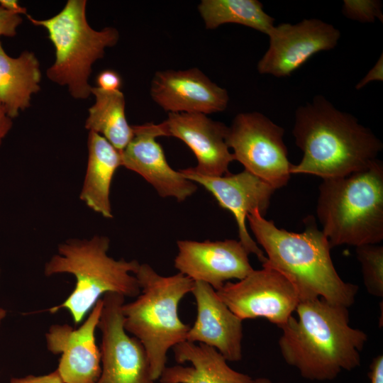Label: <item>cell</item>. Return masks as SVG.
<instances>
[{
	"label": "cell",
	"mask_w": 383,
	"mask_h": 383,
	"mask_svg": "<svg viewBox=\"0 0 383 383\" xmlns=\"http://www.w3.org/2000/svg\"><path fill=\"white\" fill-rule=\"evenodd\" d=\"M103 308L97 301L88 317L77 328L69 324H53L45 333L47 349L61 354L58 372L64 383H96L101 371V353L95 331Z\"/></svg>",
	"instance_id": "obj_14"
},
{
	"label": "cell",
	"mask_w": 383,
	"mask_h": 383,
	"mask_svg": "<svg viewBox=\"0 0 383 383\" xmlns=\"http://www.w3.org/2000/svg\"><path fill=\"white\" fill-rule=\"evenodd\" d=\"M13 126V119L8 115L4 106L0 101V147L4 139L9 134Z\"/></svg>",
	"instance_id": "obj_31"
},
{
	"label": "cell",
	"mask_w": 383,
	"mask_h": 383,
	"mask_svg": "<svg viewBox=\"0 0 383 383\" xmlns=\"http://www.w3.org/2000/svg\"><path fill=\"white\" fill-rule=\"evenodd\" d=\"M368 377L370 383H383V355L374 357L370 365Z\"/></svg>",
	"instance_id": "obj_30"
},
{
	"label": "cell",
	"mask_w": 383,
	"mask_h": 383,
	"mask_svg": "<svg viewBox=\"0 0 383 383\" xmlns=\"http://www.w3.org/2000/svg\"><path fill=\"white\" fill-rule=\"evenodd\" d=\"M133 135L121 151L122 166L140 175L160 196L183 201L197 190L196 184L168 164L156 138L162 136L160 123L132 126Z\"/></svg>",
	"instance_id": "obj_15"
},
{
	"label": "cell",
	"mask_w": 383,
	"mask_h": 383,
	"mask_svg": "<svg viewBox=\"0 0 383 383\" xmlns=\"http://www.w3.org/2000/svg\"><path fill=\"white\" fill-rule=\"evenodd\" d=\"M102 299L97 326L101 332V371L96 383H154L143 345L124 328L121 307L125 296L108 293Z\"/></svg>",
	"instance_id": "obj_10"
},
{
	"label": "cell",
	"mask_w": 383,
	"mask_h": 383,
	"mask_svg": "<svg viewBox=\"0 0 383 383\" xmlns=\"http://www.w3.org/2000/svg\"><path fill=\"white\" fill-rule=\"evenodd\" d=\"M174 267L194 282L219 290L230 279H243L253 271L249 253L240 240H181L177 242Z\"/></svg>",
	"instance_id": "obj_13"
},
{
	"label": "cell",
	"mask_w": 383,
	"mask_h": 383,
	"mask_svg": "<svg viewBox=\"0 0 383 383\" xmlns=\"http://www.w3.org/2000/svg\"><path fill=\"white\" fill-rule=\"evenodd\" d=\"M372 81H383V55L382 54L373 66L355 86V89L359 90Z\"/></svg>",
	"instance_id": "obj_29"
},
{
	"label": "cell",
	"mask_w": 383,
	"mask_h": 383,
	"mask_svg": "<svg viewBox=\"0 0 383 383\" xmlns=\"http://www.w3.org/2000/svg\"><path fill=\"white\" fill-rule=\"evenodd\" d=\"M195 299L196 317L186 340L218 350L227 361L243 357V320L234 314L209 284L194 282L191 292Z\"/></svg>",
	"instance_id": "obj_18"
},
{
	"label": "cell",
	"mask_w": 383,
	"mask_h": 383,
	"mask_svg": "<svg viewBox=\"0 0 383 383\" xmlns=\"http://www.w3.org/2000/svg\"><path fill=\"white\" fill-rule=\"evenodd\" d=\"M10 383H64L57 370L51 373L34 376L28 375L22 378H12Z\"/></svg>",
	"instance_id": "obj_28"
},
{
	"label": "cell",
	"mask_w": 383,
	"mask_h": 383,
	"mask_svg": "<svg viewBox=\"0 0 383 383\" xmlns=\"http://www.w3.org/2000/svg\"><path fill=\"white\" fill-rule=\"evenodd\" d=\"M88 157L79 194L87 207L106 218H113L110 190L116 171L122 166L121 151L101 135L89 131Z\"/></svg>",
	"instance_id": "obj_20"
},
{
	"label": "cell",
	"mask_w": 383,
	"mask_h": 383,
	"mask_svg": "<svg viewBox=\"0 0 383 383\" xmlns=\"http://www.w3.org/2000/svg\"><path fill=\"white\" fill-rule=\"evenodd\" d=\"M0 6L4 9L19 15H27L26 7L21 6L16 0H0Z\"/></svg>",
	"instance_id": "obj_32"
},
{
	"label": "cell",
	"mask_w": 383,
	"mask_h": 383,
	"mask_svg": "<svg viewBox=\"0 0 383 383\" xmlns=\"http://www.w3.org/2000/svg\"><path fill=\"white\" fill-rule=\"evenodd\" d=\"M6 314H7V311L0 306V326L3 320L6 318Z\"/></svg>",
	"instance_id": "obj_34"
},
{
	"label": "cell",
	"mask_w": 383,
	"mask_h": 383,
	"mask_svg": "<svg viewBox=\"0 0 383 383\" xmlns=\"http://www.w3.org/2000/svg\"><path fill=\"white\" fill-rule=\"evenodd\" d=\"M282 326L278 344L287 364L311 381H331L360 365L367 334L350 326L348 308L322 298L301 300Z\"/></svg>",
	"instance_id": "obj_1"
},
{
	"label": "cell",
	"mask_w": 383,
	"mask_h": 383,
	"mask_svg": "<svg viewBox=\"0 0 383 383\" xmlns=\"http://www.w3.org/2000/svg\"><path fill=\"white\" fill-rule=\"evenodd\" d=\"M251 383H272V382L267 377H258L256 379H252ZM285 383V382H279Z\"/></svg>",
	"instance_id": "obj_33"
},
{
	"label": "cell",
	"mask_w": 383,
	"mask_h": 383,
	"mask_svg": "<svg viewBox=\"0 0 383 383\" xmlns=\"http://www.w3.org/2000/svg\"><path fill=\"white\" fill-rule=\"evenodd\" d=\"M178 363L165 367L159 380L161 383H251L248 374L231 368L226 359L215 348L204 344L184 340L172 348Z\"/></svg>",
	"instance_id": "obj_19"
},
{
	"label": "cell",
	"mask_w": 383,
	"mask_h": 383,
	"mask_svg": "<svg viewBox=\"0 0 383 383\" xmlns=\"http://www.w3.org/2000/svg\"><path fill=\"white\" fill-rule=\"evenodd\" d=\"M247 219L257 243L267 253V262L262 265L288 277L300 301L320 297L347 308L353 304L358 286L343 281L338 274L329 242L313 216L304 220L305 229L301 233L277 228L257 210Z\"/></svg>",
	"instance_id": "obj_3"
},
{
	"label": "cell",
	"mask_w": 383,
	"mask_h": 383,
	"mask_svg": "<svg viewBox=\"0 0 383 383\" xmlns=\"http://www.w3.org/2000/svg\"><path fill=\"white\" fill-rule=\"evenodd\" d=\"M179 171L189 180L204 187L221 207L233 213L238 226L239 240L249 254L255 255L262 265L265 264L267 257L248 233L246 219L248 215L255 210L264 216L276 189L245 170L236 174L216 177L199 174L192 167Z\"/></svg>",
	"instance_id": "obj_11"
},
{
	"label": "cell",
	"mask_w": 383,
	"mask_h": 383,
	"mask_svg": "<svg viewBox=\"0 0 383 383\" xmlns=\"http://www.w3.org/2000/svg\"><path fill=\"white\" fill-rule=\"evenodd\" d=\"M96 82L97 87L109 91L120 90L122 84L121 76L112 70L101 72L97 76Z\"/></svg>",
	"instance_id": "obj_27"
},
{
	"label": "cell",
	"mask_w": 383,
	"mask_h": 383,
	"mask_svg": "<svg viewBox=\"0 0 383 383\" xmlns=\"http://www.w3.org/2000/svg\"><path fill=\"white\" fill-rule=\"evenodd\" d=\"M86 0H68L55 16L43 20L27 14L35 26L46 29L55 52L54 63L47 70V77L67 86L75 99H87L91 94L89 79L94 63L103 58L106 48L118 41L119 33L113 27L93 29L87 20Z\"/></svg>",
	"instance_id": "obj_7"
},
{
	"label": "cell",
	"mask_w": 383,
	"mask_h": 383,
	"mask_svg": "<svg viewBox=\"0 0 383 383\" xmlns=\"http://www.w3.org/2000/svg\"><path fill=\"white\" fill-rule=\"evenodd\" d=\"M292 134L304 155L299 163L292 164L291 174H312L323 179L367 168L383 148L370 128L321 95L296 110Z\"/></svg>",
	"instance_id": "obj_2"
},
{
	"label": "cell",
	"mask_w": 383,
	"mask_h": 383,
	"mask_svg": "<svg viewBox=\"0 0 383 383\" xmlns=\"http://www.w3.org/2000/svg\"><path fill=\"white\" fill-rule=\"evenodd\" d=\"M109 245L105 235L72 238L58 245L57 252L45 265L44 274L46 277L70 274L76 281L71 294L62 304L50 308V313L66 309L78 324L102 295L138 296L140 288L135 273L140 263L109 256Z\"/></svg>",
	"instance_id": "obj_4"
},
{
	"label": "cell",
	"mask_w": 383,
	"mask_h": 383,
	"mask_svg": "<svg viewBox=\"0 0 383 383\" xmlns=\"http://www.w3.org/2000/svg\"><path fill=\"white\" fill-rule=\"evenodd\" d=\"M0 276H1V269H0Z\"/></svg>",
	"instance_id": "obj_35"
},
{
	"label": "cell",
	"mask_w": 383,
	"mask_h": 383,
	"mask_svg": "<svg viewBox=\"0 0 383 383\" xmlns=\"http://www.w3.org/2000/svg\"><path fill=\"white\" fill-rule=\"evenodd\" d=\"M91 94L95 102L88 110L85 128L101 135L119 151L123 150L133 135V127L126 117L123 92L92 87Z\"/></svg>",
	"instance_id": "obj_22"
},
{
	"label": "cell",
	"mask_w": 383,
	"mask_h": 383,
	"mask_svg": "<svg viewBox=\"0 0 383 383\" xmlns=\"http://www.w3.org/2000/svg\"><path fill=\"white\" fill-rule=\"evenodd\" d=\"M160 126L162 136L181 140L194 152L195 172L212 177L229 174V165L235 159L226 142L228 126L223 123L203 113H168Z\"/></svg>",
	"instance_id": "obj_17"
},
{
	"label": "cell",
	"mask_w": 383,
	"mask_h": 383,
	"mask_svg": "<svg viewBox=\"0 0 383 383\" xmlns=\"http://www.w3.org/2000/svg\"><path fill=\"white\" fill-rule=\"evenodd\" d=\"M356 255L361 265L363 282L367 292L383 296V246L367 244L356 247Z\"/></svg>",
	"instance_id": "obj_24"
},
{
	"label": "cell",
	"mask_w": 383,
	"mask_h": 383,
	"mask_svg": "<svg viewBox=\"0 0 383 383\" xmlns=\"http://www.w3.org/2000/svg\"><path fill=\"white\" fill-rule=\"evenodd\" d=\"M284 135V129L262 113H240L228 126L226 142L244 170L277 189L287 184L292 165Z\"/></svg>",
	"instance_id": "obj_8"
},
{
	"label": "cell",
	"mask_w": 383,
	"mask_h": 383,
	"mask_svg": "<svg viewBox=\"0 0 383 383\" xmlns=\"http://www.w3.org/2000/svg\"><path fill=\"white\" fill-rule=\"evenodd\" d=\"M135 276L140 292L123 304V326L143 345L156 381L166 367L169 350L187 339L190 327L180 320L178 306L194 282L179 272L160 275L146 263L140 264Z\"/></svg>",
	"instance_id": "obj_6"
},
{
	"label": "cell",
	"mask_w": 383,
	"mask_h": 383,
	"mask_svg": "<svg viewBox=\"0 0 383 383\" xmlns=\"http://www.w3.org/2000/svg\"><path fill=\"white\" fill-rule=\"evenodd\" d=\"M342 12L347 18L362 23L382 22V3L376 0H345Z\"/></svg>",
	"instance_id": "obj_25"
},
{
	"label": "cell",
	"mask_w": 383,
	"mask_h": 383,
	"mask_svg": "<svg viewBox=\"0 0 383 383\" xmlns=\"http://www.w3.org/2000/svg\"><path fill=\"white\" fill-rule=\"evenodd\" d=\"M316 214L331 248L379 244L383 240V164L323 179Z\"/></svg>",
	"instance_id": "obj_5"
},
{
	"label": "cell",
	"mask_w": 383,
	"mask_h": 383,
	"mask_svg": "<svg viewBox=\"0 0 383 383\" xmlns=\"http://www.w3.org/2000/svg\"><path fill=\"white\" fill-rule=\"evenodd\" d=\"M41 72L35 55L25 50L9 56L0 41V101L12 118L30 106L32 95L40 89Z\"/></svg>",
	"instance_id": "obj_21"
},
{
	"label": "cell",
	"mask_w": 383,
	"mask_h": 383,
	"mask_svg": "<svg viewBox=\"0 0 383 383\" xmlns=\"http://www.w3.org/2000/svg\"><path fill=\"white\" fill-rule=\"evenodd\" d=\"M198 11L207 29L237 23L268 35L274 26V19L257 0H202Z\"/></svg>",
	"instance_id": "obj_23"
},
{
	"label": "cell",
	"mask_w": 383,
	"mask_h": 383,
	"mask_svg": "<svg viewBox=\"0 0 383 383\" xmlns=\"http://www.w3.org/2000/svg\"><path fill=\"white\" fill-rule=\"evenodd\" d=\"M216 292L241 320L263 318L279 328L287 323L300 301L289 279L266 265L253 270L238 282H226Z\"/></svg>",
	"instance_id": "obj_9"
},
{
	"label": "cell",
	"mask_w": 383,
	"mask_h": 383,
	"mask_svg": "<svg viewBox=\"0 0 383 383\" xmlns=\"http://www.w3.org/2000/svg\"><path fill=\"white\" fill-rule=\"evenodd\" d=\"M267 35L270 46L258 62L257 70L260 74L285 77L314 54L334 48L340 32L331 24L311 18L274 26Z\"/></svg>",
	"instance_id": "obj_12"
},
{
	"label": "cell",
	"mask_w": 383,
	"mask_h": 383,
	"mask_svg": "<svg viewBox=\"0 0 383 383\" xmlns=\"http://www.w3.org/2000/svg\"><path fill=\"white\" fill-rule=\"evenodd\" d=\"M152 99L168 113L210 114L223 111L229 96L196 67L157 72L151 82Z\"/></svg>",
	"instance_id": "obj_16"
},
{
	"label": "cell",
	"mask_w": 383,
	"mask_h": 383,
	"mask_svg": "<svg viewBox=\"0 0 383 383\" xmlns=\"http://www.w3.org/2000/svg\"><path fill=\"white\" fill-rule=\"evenodd\" d=\"M22 22L21 15L11 13L0 6V37H15Z\"/></svg>",
	"instance_id": "obj_26"
}]
</instances>
